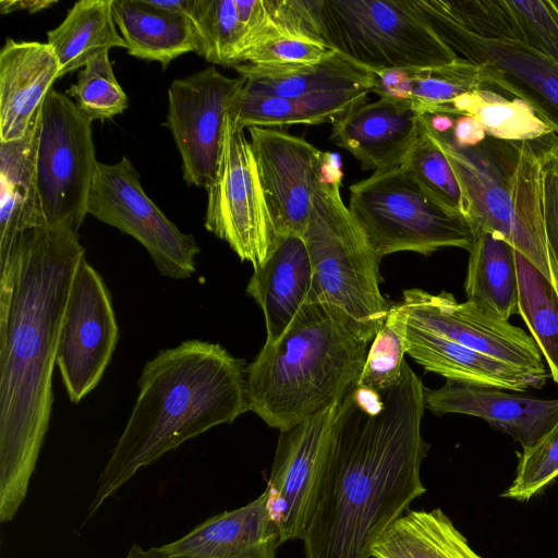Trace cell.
Instances as JSON below:
<instances>
[{
  "mask_svg": "<svg viewBox=\"0 0 558 558\" xmlns=\"http://www.w3.org/2000/svg\"><path fill=\"white\" fill-rule=\"evenodd\" d=\"M425 390L405 363L392 387L355 385L338 403L301 539L306 558H371L383 533L426 493Z\"/></svg>",
  "mask_w": 558,
  "mask_h": 558,
  "instance_id": "1",
  "label": "cell"
},
{
  "mask_svg": "<svg viewBox=\"0 0 558 558\" xmlns=\"http://www.w3.org/2000/svg\"><path fill=\"white\" fill-rule=\"evenodd\" d=\"M78 233L45 225L21 232L0 260V520L24 501L48 432L52 375L76 268Z\"/></svg>",
  "mask_w": 558,
  "mask_h": 558,
  "instance_id": "2",
  "label": "cell"
},
{
  "mask_svg": "<svg viewBox=\"0 0 558 558\" xmlns=\"http://www.w3.org/2000/svg\"><path fill=\"white\" fill-rule=\"evenodd\" d=\"M243 361L218 343L187 340L146 362L124 429L99 474L84 523L145 466L248 411Z\"/></svg>",
  "mask_w": 558,
  "mask_h": 558,
  "instance_id": "3",
  "label": "cell"
},
{
  "mask_svg": "<svg viewBox=\"0 0 558 558\" xmlns=\"http://www.w3.org/2000/svg\"><path fill=\"white\" fill-rule=\"evenodd\" d=\"M368 342L343 311L306 300L246 367L248 411L281 432L340 402L361 377Z\"/></svg>",
  "mask_w": 558,
  "mask_h": 558,
  "instance_id": "4",
  "label": "cell"
},
{
  "mask_svg": "<svg viewBox=\"0 0 558 558\" xmlns=\"http://www.w3.org/2000/svg\"><path fill=\"white\" fill-rule=\"evenodd\" d=\"M426 123L468 199L473 233L477 229L499 233L543 274L558 295V271L543 216V167L558 155V135L521 142L486 135L476 145L463 146L448 130L438 132Z\"/></svg>",
  "mask_w": 558,
  "mask_h": 558,
  "instance_id": "5",
  "label": "cell"
},
{
  "mask_svg": "<svg viewBox=\"0 0 558 558\" xmlns=\"http://www.w3.org/2000/svg\"><path fill=\"white\" fill-rule=\"evenodd\" d=\"M342 177L332 160L313 196L302 235L313 272L307 300L340 308L372 341L391 305L380 292V260L342 201Z\"/></svg>",
  "mask_w": 558,
  "mask_h": 558,
  "instance_id": "6",
  "label": "cell"
},
{
  "mask_svg": "<svg viewBox=\"0 0 558 558\" xmlns=\"http://www.w3.org/2000/svg\"><path fill=\"white\" fill-rule=\"evenodd\" d=\"M320 32L328 47L373 73L438 66L458 58L413 0H323Z\"/></svg>",
  "mask_w": 558,
  "mask_h": 558,
  "instance_id": "7",
  "label": "cell"
},
{
  "mask_svg": "<svg viewBox=\"0 0 558 558\" xmlns=\"http://www.w3.org/2000/svg\"><path fill=\"white\" fill-rule=\"evenodd\" d=\"M349 209L379 260L397 252L425 256L446 247L470 251L465 217L436 201L401 166L376 171L349 187Z\"/></svg>",
  "mask_w": 558,
  "mask_h": 558,
  "instance_id": "8",
  "label": "cell"
},
{
  "mask_svg": "<svg viewBox=\"0 0 558 558\" xmlns=\"http://www.w3.org/2000/svg\"><path fill=\"white\" fill-rule=\"evenodd\" d=\"M92 120L51 88L41 105L35 155L36 183L46 225L78 233L98 161Z\"/></svg>",
  "mask_w": 558,
  "mask_h": 558,
  "instance_id": "9",
  "label": "cell"
},
{
  "mask_svg": "<svg viewBox=\"0 0 558 558\" xmlns=\"http://www.w3.org/2000/svg\"><path fill=\"white\" fill-rule=\"evenodd\" d=\"M207 190L205 228L225 241L242 262L260 267L278 235L251 142L227 114L219 161Z\"/></svg>",
  "mask_w": 558,
  "mask_h": 558,
  "instance_id": "10",
  "label": "cell"
},
{
  "mask_svg": "<svg viewBox=\"0 0 558 558\" xmlns=\"http://www.w3.org/2000/svg\"><path fill=\"white\" fill-rule=\"evenodd\" d=\"M87 214L137 240L161 276L186 279L195 272L199 246L181 232L144 192L140 173L122 157L98 161L87 199Z\"/></svg>",
  "mask_w": 558,
  "mask_h": 558,
  "instance_id": "11",
  "label": "cell"
},
{
  "mask_svg": "<svg viewBox=\"0 0 558 558\" xmlns=\"http://www.w3.org/2000/svg\"><path fill=\"white\" fill-rule=\"evenodd\" d=\"M118 339L110 291L84 257L71 284L56 361L71 402L97 387Z\"/></svg>",
  "mask_w": 558,
  "mask_h": 558,
  "instance_id": "12",
  "label": "cell"
},
{
  "mask_svg": "<svg viewBox=\"0 0 558 558\" xmlns=\"http://www.w3.org/2000/svg\"><path fill=\"white\" fill-rule=\"evenodd\" d=\"M243 84L242 77L231 78L209 66L169 86L166 125L187 185L207 189L213 183L228 108Z\"/></svg>",
  "mask_w": 558,
  "mask_h": 558,
  "instance_id": "13",
  "label": "cell"
},
{
  "mask_svg": "<svg viewBox=\"0 0 558 558\" xmlns=\"http://www.w3.org/2000/svg\"><path fill=\"white\" fill-rule=\"evenodd\" d=\"M426 21L459 58L481 66L487 88L524 101L558 135L557 61L515 39L485 38L440 21Z\"/></svg>",
  "mask_w": 558,
  "mask_h": 558,
  "instance_id": "14",
  "label": "cell"
},
{
  "mask_svg": "<svg viewBox=\"0 0 558 558\" xmlns=\"http://www.w3.org/2000/svg\"><path fill=\"white\" fill-rule=\"evenodd\" d=\"M402 302L409 320L438 336L512 366L548 377L534 339L493 312L472 302H458L449 292L408 289Z\"/></svg>",
  "mask_w": 558,
  "mask_h": 558,
  "instance_id": "15",
  "label": "cell"
},
{
  "mask_svg": "<svg viewBox=\"0 0 558 558\" xmlns=\"http://www.w3.org/2000/svg\"><path fill=\"white\" fill-rule=\"evenodd\" d=\"M278 239L302 236L333 155L280 129H247Z\"/></svg>",
  "mask_w": 558,
  "mask_h": 558,
  "instance_id": "16",
  "label": "cell"
},
{
  "mask_svg": "<svg viewBox=\"0 0 558 558\" xmlns=\"http://www.w3.org/2000/svg\"><path fill=\"white\" fill-rule=\"evenodd\" d=\"M338 403L280 432L265 492L282 543L303 537L314 482Z\"/></svg>",
  "mask_w": 558,
  "mask_h": 558,
  "instance_id": "17",
  "label": "cell"
},
{
  "mask_svg": "<svg viewBox=\"0 0 558 558\" xmlns=\"http://www.w3.org/2000/svg\"><path fill=\"white\" fill-rule=\"evenodd\" d=\"M425 408L437 415L456 413L483 418L510 435L522 450L538 442L558 420V399L542 400L449 379L435 390H425Z\"/></svg>",
  "mask_w": 558,
  "mask_h": 558,
  "instance_id": "18",
  "label": "cell"
},
{
  "mask_svg": "<svg viewBox=\"0 0 558 558\" xmlns=\"http://www.w3.org/2000/svg\"><path fill=\"white\" fill-rule=\"evenodd\" d=\"M422 116L405 102L379 97L336 119L330 141L349 151L363 170L391 169L403 163Z\"/></svg>",
  "mask_w": 558,
  "mask_h": 558,
  "instance_id": "19",
  "label": "cell"
},
{
  "mask_svg": "<svg viewBox=\"0 0 558 558\" xmlns=\"http://www.w3.org/2000/svg\"><path fill=\"white\" fill-rule=\"evenodd\" d=\"M281 544L264 490L248 504L206 519L158 549L169 558H276Z\"/></svg>",
  "mask_w": 558,
  "mask_h": 558,
  "instance_id": "20",
  "label": "cell"
},
{
  "mask_svg": "<svg viewBox=\"0 0 558 558\" xmlns=\"http://www.w3.org/2000/svg\"><path fill=\"white\" fill-rule=\"evenodd\" d=\"M190 19L196 53L221 66L243 64L255 47L281 33L271 0H194Z\"/></svg>",
  "mask_w": 558,
  "mask_h": 558,
  "instance_id": "21",
  "label": "cell"
},
{
  "mask_svg": "<svg viewBox=\"0 0 558 558\" xmlns=\"http://www.w3.org/2000/svg\"><path fill=\"white\" fill-rule=\"evenodd\" d=\"M59 71L47 43L5 40L0 52V142L26 134Z\"/></svg>",
  "mask_w": 558,
  "mask_h": 558,
  "instance_id": "22",
  "label": "cell"
},
{
  "mask_svg": "<svg viewBox=\"0 0 558 558\" xmlns=\"http://www.w3.org/2000/svg\"><path fill=\"white\" fill-rule=\"evenodd\" d=\"M313 272L302 236H280L268 259L255 268L246 292L260 306L266 341L277 340L306 302Z\"/></svg>",
  "mask_w": 558,
  "mask_h": 558,
  "instance_id": "23",
  "label": "cell"
},
{
  "mask_svg": "<svg viewBox=\"0 0 558 558\" xmlns=\"http://www.w3.org/2000/svg\"><path fill=\"white\" fill-rule=\"evenodd\" d=\"M407 343V354L427 372L439 374L449 380L523 392L529 388L543 387L547 379L478 353L410 320Z\"/></svg>",
  "mask_w": 558,
  "mask_h": 558,
  "instance_id": "24",
  "label": "cell"
},
{
  "mask_svg": "<svg viewBox=\"0 0 558 558\" xmlns=\"http://www.w3.org/2000/svg\"><path fill=\"white\" fill-rule=\"evenodd\" d=\"M248 90L290 98L373 93L375 74L335 51L310 65L263 66L243 63L234 68Z\"/></svg>",
  "mask_w": 558,
  "mask_h": 558,
  "instance_id": "25",
  "label": "cell"
},
{
  "mask_svg": "<svg viewBox=\"0 0 558 558\" xmlns=\"http://www.w3.org/2000/svg\"><path fill=\"white\" fill-rule=\"evenodd\" d=\"M39 119L40 110L22 138L0 142V260L21 232L46 225L35 169Z\"/></svg>",
  "mask_w": 558,
  "mask_h": 558,
  "instance_id": "26",
  "label": "cell"
},
{
  "mask_svg": "<svg viewBox=\"0 0 558 558\" xmlns=\"http://www.w3.org/2000/svg\"><path fill=\"white\" fill-rule=\"evenodd\" d=\"M374 74L373 93L405 102L421 114H441L460 96L487 88L481 66L459 57L444 65Z\"/></svg>",
  "mask_w": 558,
  "mask_h": 558,
  "instance_id": "27",
  "label": "cell"
},
{
  "mask_svg": "<svg viewBox=\"0 0 558 558\" xmlns=\"http://www.w3.org/2000/svg\"><path fill=\"white\" fill-rule=\"evenodd\" d=\"M112 12L133 57L157 61L166 70L179 56L197 51L189 15L159 10L148 0H113Z\"/></svg>",
  "mask_w": 558,
  "mask_h": 558,
  "instance_id": "28",
  "label": "cell"
},
{
  "mask_svg": "<svg viewBox=\"0 0 558 558\" xmlns=\"http://www.w3.org/2000/svg\"><path fill=\"white\" fill-rule=\"evenodd\" d=\"M367 95L348 93L290 98L256 93L242 86L228 108V117L238 130L251 126L280 129L332 123L352 108L365 102Z\"/></svg>",
  "mask_w": 558,
  "mask_h": 558,
  "instance_id": "29",
  "label": "cell"
},
{
  "mask_svg": "<svg viewBox=\"0 0 558 558\" xmlns=\"http://www.w3.org/2000/svg\"><path fill=\"white\" fill-rule=\"evenodd\" d=\"M515 248L499 233L474 231L464 291L469 301L508 320L519 314Z\"/></svg>",
  "mask_w": 558,
  "mask_h": 558,
  "instance_id": "30",
  "label": "cell"
},
{
  "mask_svg": "<svg viewBox=\"0 0 558 558\" xmlns=\"http://www.w3.org/2000/svg\"><path fill=\"white\" fill-rule=\"evenodd\" d=\"M373 558H483L440 509L408 510L377 539Z\"/></svg>",
  "mask_w": 558,
  "mask_h": 558,
  "instance_id": "31",
  "label": "cell"
},
{
  "mask_svg": "<svg viewBox=\"0 0 558 558\" xmlns=\"http://www.w3.org/2000/svg\"><path fill=\"white\" fill-rule=\"evenodd\" d=\"M112 4L113 0L77 1L63 22L47 33V44L59 62V78L85 66L101 52L126 48L116 28Z\"/></svg>",
  "mask_w": 558,
  "mask_h": 558,
  "instance_id": "32",
  "label": "cell"
},
{
  "mask_svg": "<svg viewBox=\"0 0 558 558\" xmlns=\"http://www.w3.org/2000/svg\"><path fill=\"white\" fill-rule=\"evenodd\" d=\"M441 114L471 116L487 135L508 142L531 141L555 133L524 101L506 98L489 88L460 96Z\"/></svg>",
  "mask_w": 558,
  "mask_h": 558,
  "instance_id": "33",
  "label": "cell"
},
{
  "mask_svg": "<svg viewBox=\"0 0 558 558\" xmlns=\"http://www.w3.org/2000/svg\"><path fill=\"white\" fill-rule=\"evenodd\" d=\"M519 315L558 384V295L550 282L517 252Z\"/></svg>",
  "mask_w": 558,
  "mask_h": 558,
  "instance_id": "34",
  "label": "cell"
},
{
  "mask_svg": "<svg viewBox=\"0 0 558 558\" xmlns=\"http://www.w3.org/2000/svg\"><path fill=\"white\" fill-rule=\"evenodd\" d=\"M401 167L436 201L468 220V199L424 116L421 118L417 136Z\"/></svg>",
  "mask_w": 558,
  "mask_h": 558,
  "instance_id": "35",
  "label": "cell"
},
{
  "mask_svg": "<svg viewBox=\"0 0 558 558\" xmlns=\"http://www.w3.org/2000/svg\"><path fill=\"white\" fill-rule=\"evenodd\" d=\"M409 310L403 302L390 306L388 315L372 340L357 386L381 390L396 385L405 364Z\"/></svg>",
  "mask_w": 558,
  "mask_h": 558,
  "instance_id": "36",
  "label": "cell"
},
{
  "mask_svg": "<svg viewBox=\"0 0 558 558\" xmlns=\"http://www.w3.org/2000/svg\"><path fill=\"white\" fill-rule=\"evenodd\" d=\"M65 95L88 119L104 121L121 114L128 107L126 94L119 85L108 51L90 59L78 72L76 83Z\"/></svg>",
  "mask_w": 558,
  "mask_h": 558,
  "instance_id": "37",
  "label": "cell"
},
{
  "mask_svg": "<svg viewBox=\"0 0 558 558\" xmlns=\"http://www.w3.org/2000/svg\"><path fill=\"white\" fill-rule=\"evenodd\" d=\"M510 20L508 37L558 62V0H502Z\"/></svg>",
  "mask_w": 558,
  "mask_h": 558,
  "instance_id": "38",
  "label": "cell"
},
{
  "mask_svg": "<svg viewBox=\"0 0 558 558\" xmlns=\"http://www.w3.org/2000/svg\"><path fill=\"white\" fill-rule=\"evenodd\" d=\"M558 477V420L534 446L522 450L515 476L501 494L515 500H529Z\"/></svg>",
  "mask_w": 558,
  "mask_h": 558,
  "instance_id": "39",
  "label": "cell"
},
{
  "mask_svg": "<svg viewBox=\"0 0 558 558\" xmlns=\"http://www.w3.org/2000/svg\"><path fill=\"white\" fill-rule=\"evenodd\" d=\"M333 49L308 38L279 33L257 47L244 63L263 66L310 65L331 56Z\"/></svg>",
  "mask_w": 558,
  "mask_h": 558,
  "instance_id": "40",
  "label": "cell"
},
{
  "mask_svg": "<svg viewBox=\"0 0 558 558\" xmlns=\"http://www.w3.org/2000/svg\"><path fill=\"white\" fill-rule=\"evenodd\" d=\"M543 216L549 254L558 271V155L543 167Z\"/></svg>",
  "mask_w": 558,
  "mask_h": 558,
  "instance_id": "41",
  "label": "cell"
},
{
  "mask_svg": "<svg viewBox=\"0 0 558 558\" xmlns=\"http://www.w3.org/2000/svg\"><path fill=\"white\" fill-rule=\"evenodd\" d=\"M451 116H453V126L448 130V133L457 144L472 146L486 137L487 134L475 118L464 114Z\"/></svg>",
  "mask_w": 558,
  "mask_h": 558,
  "instance_id": "42",
  "label": "cell"
},
{
  "mask_svg": "<svg viewBox=\"0 0 558 558\" xmlns=\"http://www.w3.org/2000/svg\"><path fill=\"white\" fill-rule=\"evenodd\" d=\"M57 1L49 0H2L0 2V11L2 14L11 13L16 10H26L29 13H35L43 9H49Z\"/></svg>",
  "mask_w": 558,
  "mask_h": 558,
  "instance_id": "43",
  "label": "cell"
},
{
  "mask_svg": "<svg viewBox=\"0 0 558 558\" xmlns=\"http://www.w3.org/2000/svg\"><path fill=\"white\" fill-rule=\"evenodd\" d=\"M124 558H169L163 555L158 547L143 548L134 543L128 550Z\"/></svg>",
  "mask_w": 558,
  "mask_h": 558,
  "instance_id": "44",
  "label": "cell"
}]
</instances>
